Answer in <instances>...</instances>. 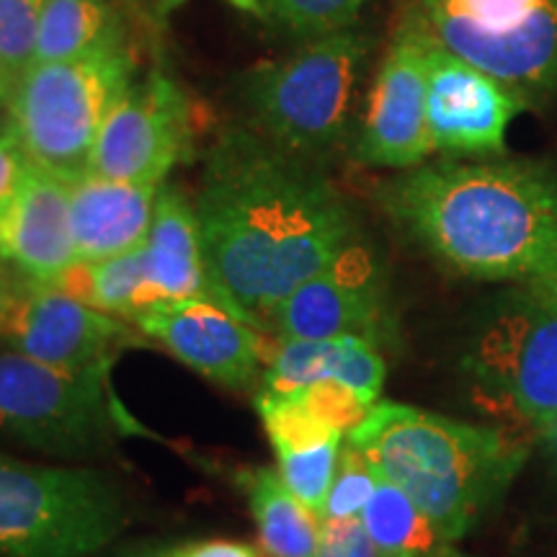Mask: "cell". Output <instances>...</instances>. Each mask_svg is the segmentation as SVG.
Segmentation results:
<instances>
[{
    "label": "cell",
    "mask_w": 557,
    "mask_h": 557,
    "mask_svg": "<svg viewBox=\"0 0 557 557\" xmlns=\"http://www.w3.org/2000/svg\"><path fill=\"white\" fill-rule=\"evenodd\" d=\"M194 209L209 282L261 331L299 284L359 238L344 194L256 129H230L212 145Z\"/></svg>",
    "instance_id": "1"
},
{
    "label": "cell",
    "mask_w": 557,
    "mask_h": 557,
    "mask_svg": "<svg viewBox=\"0 0 557 557\" xmlns=\"http://www.w3.org/2000/svg\"><path fill=\"white\" fill-rule=\"evenodd\" d=\"M380 207L449 274L557 289V165L542 158H442L380 186Z\"/></svg>",
    "instance_id": "2"
},
{
    "label": "cell",
    "mask_w": 557,
    "mask_h": 557,
    "mask_svg": "<svg viewBox=\"0 0 557 557\" xmlns=\"http://www.w3.org/2000/svg\"><path fill=\"white\" fill-rule=\"evenodd\" d=\"M346 442L408 496L447 545L506 496L529 442L504 426L447 418L406 403H374Z\"/></svg>",
    "instance_id": "3"
},
{
    "label": "cell",
    "mask_w": 557,
    "mask_h": 557,
    "mask_svg": "<svg viewBox=\"0 0 557 557\" xmlns=\"http://www.w3.org/2000/svg\"><path fill=\"white\" fill-rule=\"evenodd\" d=\"M472 398L521 438L557 416V289L511 284L472 318L462 351Z\"/></svg>",
    "instance_id": "4"
},
{
    "label": "cell",
    "mask_w": 557,
    "mask_h": 557,
    "mask_svg": "<svg viewBox=\"0 0 557 557\" xmlns=\"http://www.w3.org/2000/svg\"><path fill=\"white\" fill-rule=\"evenodd\" d=\"M372 41L357 26L310 39L295 54L248 70L243 107L256 132L302 160L336 150L348 135Z\"/></svg>",
    "instance_id": "5"
},
{
    "label": "cell",
    "mask_w": 557,
    "mask_h": 557,
    "mask_svg": "<svg viewBox=\"0 0 557 557\" xmlns=\"http://www.w3.org/2000/svg\"><path fill=\"white\" fill-rule=\"evenodd\" d=\"M137 58L127 37L78 58L37 62L16 81L9 127L32 163L62 181L88 173L96 139L109 111L135 83Z\"/></svg>",
    "instance_id": "6"
},
{
    "label": "cell",
    "mask_w": 557,
    "mask_h": 557,
    "mask_svg": "<svg viewBox=\"0 0 557 557\" xmlns=\"http://www.w3.org/2000/svg\"><path fill=\"white\" fill-rule=\"evenodd\" d=\"M127 521V498L103 472L0 451V557L99 555Z\"/></svg>",
    "instance_id": "7"
},
{
    "label": "cell",
    "mask_w": 557,
    "mask_h": 557,
    "mask_svg": "<svg viewBox=\"0 0 557 557\" xmlns=\"http://www.w3.org/2000/svg\"><path fill=\"white\" fill-rule=\"evenodd\" d=\"M111 367L70 372L0 351V434L45 455L101 457L137 429L111 389Z\"/></svg>",
    "instance_id": "8"
},
{
    "label": "cell",
    "mask_w": 557,
    "mask_h": 557,
    "mask_svg": "<svg viewBox=\"0 0 557 557\" xmlns=\"http://www.w3.org/2000/svg\"><path fill=\"white\" fill-rule=\"evenodd\" d=\"M406 21L527 103L557 90V0H403Z\"/></svg>",
    "instance_id": "9"
},
{
    "label": "cell",
    "mask_w": 557,
    "mask_h": 557,
    "mask_svg": "<svg viewBox=\"0 0 557 557\" xmlns=\"http://www.w3.org/2000/svg\"><path fill=\"white\" fill-rule=\"evenodd\" d=\"M0 344L58 369L116 364L129 346L145 344L132 323L90 308L54 284L18 276L0 310Z\"/></svg>",
    "instance_id": "10"
},
{
    "label": "cell",
    "mask_w": 557,
    "mask_h": 557,
    "mask_svg": "<svg viewBox=\"0 0 557 557\" xmlns=\"http://www.w3.org/2000/svg\"><path fill=\"white\" fill-rule=\"evenodd\" d=\"M278 338H367L380 348L395 336L385 267L357 238L302 282L271 315Z\"/></svg>",
    "instance_id": "11"
},
{
    "label": "cell",
    "mask_w": 557,
    "mask_h": 557,
    "mask_svg": "<svg viewBox=\"0 0 557 557\" xmlns=\"http://www.w3.org/2000/svg\"><path fill=\"white\" fill-rule=\"evenodd\" d=\"M191 107L171 75L152 70L109 111L88 173L129 184H165L173 165L191 158Z\"/></svg>",
    "instance_id": "12"
},
{
    "label": "cell",
    "mask_w": 557,
    "mask_h": 557,
    "mask_svg": "<svg viewBox=\"0 0 557 557\" xmlns=\"http://www.w3.org/2000/svg\"><path fill=\"white\" fill-rule=\"evenodd\" d=\"M429 37L403 18L382 58L351 156L372 169L410 171L434 156L426 122Z\"/></svg>",
    "instance_id": "13"
},
{
    "label": "cell",
    "mask_w": 557,
    "mask_h": 557,
    "mask_svg": "<svg viewBox=\"0 0 557 557\" xmlns=\"http://www.w3.org/2000/svg\"><path fill=\"white\" fill-rule=\"evenodd\" d=\"M132 325L201 377L230 389L261 382L271 357L263 331L218 299H163Z\"/></svg>",
    "instance_id": "14"
},
{
    "label": "cell",
    "mask_w": 557,
    "mask_h": 557,
    "mask_svg": "<svg viewBox=\"0 0 557 557\" xmlns=\"http://www.w3.org/2000/svg\"><path fill=\"white\" fill-rule=\"evenodd\" d=\"M529 107L517 90L491 78L429 37L426 122L442 158L504 156L506 132Z\"/></svg>",
    "instance_id": "15"
},
{
    "label": "cell",
    "mask_w": 557,
    "mask_h": 557,
    "mask_svg": "<svg viewBox=\"0 0 557 557\" xmlns=\"http://www.w3.org/2000/svg\"><path fill=\"white\" fill-rule=\"evenodd\" d=\"M0 259L39 284H58L78 263L67 181L29 163L16 189L0 201Z\"/></svg>",
    "instance_id": "16"
},
{
    "label": "cell",
    "mask_w": 557,
    "mask_h": 557,
    "mask_svg": "<svg viewBox=\"0 0 557 557\" xmlns=\"http://www.w3.org/2000/svg\"><path fill=\"white\" fill-rule=\"evenodd\" d=\"M387 364L367 338H278L261 374V395L289 398L318 382L336 380L372 408L385 387Z\"/></svg>",
    "instance_id": "17"
},
{
    "label": "cell",
    "mask_w": 557,
    "mask_h": 557,
    "mask_svg": "<svg viewBox=\"0 0 557 557\" xmlns=\"http://www.w3.org/2000/svg\"><path fill=\"white\" fill-rule=\"evenodd\" d=\"M160 186L103 178L99 173L70 181V227L78 261H103L143 246Z\"/></svg>",
    "instance_id": "18"
},
{
    "label": "cell",
    "mask_w": 557,
    "mask_h": 557,
    "mask_svg": "<svg viewBox=\"0 0 557 557\" xmlns=\"http://www.w3.org/2000/svg\"><path fill=\"white\" fill-rule=\"evenodd\" d=\"M143 246L148 253L152 289L160 302L191 297L222 302L207 274L194 201L169 181L160 186L156 214Z\"/></svg>",
    "instance_id": "19"
},
{
    "label": "cell",
    "mask_w": 557,
    "mask_h": 557,
    "mask_svg": "<svg viewBox=\"0 0 557 557\" xmlns=\"http://www.w3.org/2000/svg\"><path fill=\"white\" fill-rule=\"evenodd\" d=\"M250 517L267 557H318L323 519L312 513L284 483L278 470L246 468L238 472Z\"/></svg>",
    "instance_id": "20"
},
{
    "label": "cell",
    "mask_w": 557,
    "mask_h": 557,
    "mask_svg": "<svg viewBox=\"0 0 557 557\" xmlns=\"http://www.w3.org/2000/svg\"><path fill=\"white\" fill-rule=\"evenodd\" d=\"M54 287L83 299L90 308L127 320V323H132L143 310H148L150 305L160 302L156 289H152L145 246L103 261H78Z\"/></svg>",
    "instance_id": "21"
},
{
    "label": "cell",
    "mask_w": 557,
    "mask_h": 557,
    "mask_svg": "<svg viewBox=\"0 0 557 557\" xmlns=\"http://www.w3.org/2000/svg\"><path fill=\"white\" fill-rule=\"evenodd\" d=\"M122 37L114 0H45L34 65L78 58Z\"/></svg>",
    "instance_id": "22"
},
{
    "label": "cell",
    "mask_w": 557,
    "mask_h": 557,
    "mask_svg": "<svg viewBox=\"0 0 557 557\" xmlns=\"http://www.w3.org/2000/svg\"><path fill=\"white\" fill-rule=\"evenodd\" d=\"M374 557H449L447 545L408 496L380 475L377 491L361 513Z\"/></svg>",
    "instance_id": "23"
},
{
    "label": "cell",
    "mask_w": 557,
    "mask_h": 557,
    "mask_svg": "<svg viewBox=\"0 0 557 557\" xmlns=\"http://www.w3.org/2000/svg\"><path fill=\"white\" fill-rule=\"evenodd\" d=\"M256 18L297 37H323L354 26V21L372 0H253Z\"/></svg>",
    "instance_id": "24"
},
{
    "label": "cell",
    "mask_w": 557,
    "mask_h": 557,
    "mask_svg": "<svg viewBox=\"0 0 557 557\" xmlns=\"http://www.w3.org/2000/svg\"><path fill=\"white\" fill-rule=\"evenodd\" d=\"M344 449V442H331L323 447L299 451V455L276 457V470L284 483L295 496L323 519L325 500H329V491L336 478L338 457Z\"/></svg>",
    "instance_id": "25"
},
{
    "label": "cell",
    "mask_w": 557,
    "mask_h": 557,
    "mask_svg": "<svg viewBox=\"0 0 557 557\" xmlns=\"http://www.w3.org/2000/svg\"><path fill=\"white\" fill-rule=\"evenodd\" d=\"M380 472L374 465L354 449L351 444H344L338 457L336 478L329 491V500L323 508V521H354L361 519L369 500H372L374 491H377Z\"/></svg>",
    "instance_id": "26"
},
{
    "label": "cell",
    "mask_w": 557,
    "mask_h": 557,
    "mask_svg": "<svg viewBox=\"0 0 557 557\" xmlns=\"http://www.w3.org/2000/svg\"><path fill=\"white\" fill-rule=\"evenodd\" d=\"M45 0H0V65L21 78L34 65Z\"/></svg>",
    "instance_id": "27"
},
{
    "label": "cell",
    "mask_w": 557,
    "mask_h": 557,
    "mask_svg": "<svg viewBox=\"0 0 557 557\" xmlns=\"http://www.w3.org/2000/svg\"><path fill=\"white\" fill-rule=\"evenodd\" d=\"M289 398L302 400L312 413H318L323 421H329L331 426L344 431L346 436L348 431L357 429L369 413V406H364L351 389L344 387L336 380L318 382V385L302 389V393L297 395H289Z\"/></svg>",
    "instance_id": "28"
},
{
    "label": "cell",
    "mask_w": 557,
    "mask_h": 557,
    "mask_svg": "<svg viewBox=\"0 0 557 557\" xmlns=\"http://www.w3.org/2000/svg\"><path fill=\"white\" fill-rule=\"evenodd\" d=\"M318 557H374L361 519L354 521H323Z\"/></svg>",
    "instance_id": "29"
},
{
    "label": "cell",
    "mask_w": 557,
    "mask_h": 557,
    "mask_svg": "<svg viewBox=\"0 0 557 557\" xmlns=\"http://www.w3.org/2000/svg\"><path fill=\"white\" fill-rule=\"evenodd\" d=\"M29 163L32 158L26 156L16 132H13L9 127V122H5V127L0 129V201L16 189L18 181L24 178L26 169H29Z\"/></svg>",
    "instance_id": "30"
},
{
    "label": "cell",
    "mask_w": 557,
    "mask_h": 557,
    "mask_svg": "<svg viewBox=\"0 0 557 557\" xmlns=\"http://www.w3.org/2000/svg\"><path fill=\"white\" fill-rule=\"evenodd\" d=\"M165 557H267L263 549L235 540H207L191 542V545L163 547Z\"/></svg>",
    "instance_id": "31"
},
{
    "label": "cell",
    "mask_w": 557,
    "mask_h": 557,
    "mask_svg": "<svg viewBox=\"0 0 557 557\" xmlns=\"http://www.w3.org/2000/svg\"><path fill=\"white\" fill-rule=\"evenodd\" d=\"M540 444L545 447V455L549 459V465H553L555 472H557V416L553 418V421H549L545 434L540 436Z\"/></svg>",
    "instance_id": "32"
},
{
    "label": "cell",
    "mask_w": 557,
    "mask_h": 557,
    "mask_svg": "<svg viewBox=\"0 0 557 557\" xmlns=\"http://www.w3.org/2000/svg\"><path fill=\"white\" fill-rule=\"evenodd\" d=\"M16 278H18L16 271H13L9 263L0 259V310H3L5 299H9L13 284H16Z\"/></svg>",
    "instance_id": "33"
},
{
    "label": "cell",
    "mask_w": 557,
    "mask_h": 557,
    "mask_svg": "<svg viewBox=\"0 0 557 557\" xmlns=\"http://www.w3.org/2000/svg\"><path fill=\"white\" fill-rule=\"evenodd\" d=\"M181 3H186V0H160V9L163 11H171V9H178ZM227 3H233L235 9H240V11H246V13H259V9H256V3L253 0H227Z\"/></svg>",
    "instance_id": "34"
},
{
    "label": "cell",
    "mask_w": 557,
    "mask_h": 557,
    "mask_svg": "<svg viewBox=\"0 0 557 557\" xmlns=\"http://www.w3.org/2000/svg\"><path fill=\"white\" fill-rule=\"evenodd\" d=\"M13 88H16V78H13L9 70L0 65V107H5V103H9Z\"/></svg>",
    "instance_id": "35"
},
{
    "label": "cell",
    "mask_w": 557,
    "mask_h": 557,
    "mask_svg": "<svg viewBox=\"0 0 557 557\" xmlns=\"http://www.w3.org/2000/svg\"><path fill=\"white\" fill-rule=\"evenodd\" d=\"M124 557H165V549H135V553L124 555Z\"/></svg>",
    "instance_id": "36"
},
{
    "label": "cell",
    "mask_w": 557,
    "mask_h": 557,
    "mask_svg": "<svg viewBox=\"0 0 557 557\" xmlns=\"http://www.w3.org/2000/svg\"><path fill=\"white\" fill-rule=\"evenodd\" d=\"M5 127V122H3V114H0V129H3Z\"/></svg>",
    "instance_id": "37"
},
{
    "label": "cell",
    "mask_w": 557,
    "mask_h": 557,
    "mask_svg": "<svg viewBox=\"0 0 557 557\" xmlns=\"http://www.w3.org/2000/svg\"><path fill=\"white\" fill-rule=\"evenodd\" d=\"M449 557H465V555H459V553H455V549H451V555Z\"/></svg>",
    "instance_id": "38"
}]
</instances>
